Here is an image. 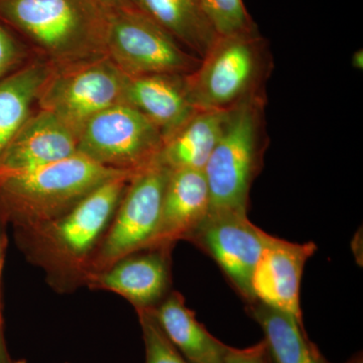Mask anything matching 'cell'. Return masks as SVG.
<instances>
[{"instance_id":"6da1fadb","label":"cell","mask_w":363,"mask_h":363,"mask_svg":"<svg viewBox=\"0 0 363 363\" xmlns=\"http://www.w3.org/2000/svg\"><path fill=\"white\" fill-rule=\"evenodd\" d=\"M135 173L105 182L59 218L16 231L28 259L44 269L59 290L84 284L91 257Z\"/></svg>"},{"instance_id":"7a4b0ae2","label":"cell","mask_w":363,"mask_h":363,"mask_svg":"<svg viewBox=\"0 0 363 363\" xmlns=\"http://www.w3.org/2000/svg\"><path fill=\"white\" fill-rule=\"evenodd\" d=\"M133 172L106 168L76 154L26 171H0V218L14 230L42 225L68 212L105 182Z\"/></svg>"},{"instance_id":"3957f363","label":"cell","mask_w":363,"mask_h":363,"mask_svg":"<svg viewBox=\"0 0 363 363\" xmlns=\"http://www.w3.org/2000/svg\"><path fill=\"white\" fill-rule=\"evenodd\" d=\"M0 20L54 68L106 56L107 11L98 0H0Z\"/></svg>"},{"instance_id":"277c9868","label":"cell","mask_w":363,"mask_h":363,"mask_svg":"<svg viewBox=\"0 0 363 363\" xmlns=\"http://www.w3.org/2000/svg\"><path fill=\"white\" fill-rule=\"evenodd\" d=\"M264 95L230 109L225 125L204 168L210 212H247L252 183L262 167Z\"/></svg>"},{"instance_id":"5b68a950","label":"cell","mask_w":363,"mask_h":363,"mask_svg":"<svg viewBox=\"0 0 363 363\" xmlns=\"http://www.w3.org/2000/svg\"><path fill=\"white\" fill-rule=\"evenodd\" d=\"M271 60L259 30L218 37L192 73L189 95L199 111H230L262 95Z\"/></svg>"},{"instance_id":"8992f818","label":"cell","mask_w":363,"mask_h":363,"mask_svg":"<svg viewBox=\"0 0 363 363\" xmlns=\"http://www.w3.org/2000/svg\"><path fill=\"white\" fill-rule=\"evenodd\" d=\"M105 54L128 76H187L201 61L133 6L107 13Z\"/></svg>"},{"instance_id":"52a82bcc","label":"cell","mask_w":363,"mask_h":363,"mask_svg":"<svg viewBox=\"0 0 363 363\" xmlns=\"http://www.w3.org/2000/svg\"><path fill=\"white\" fill-rule=\"evenodd\" d=\"M169 175V169L157 159L136 172L91 257L85 279L90 274L108 269L131 253L147 247L159 225Z\"/></svg>"},{"instance_id":"ba28073f","label":"cell","mask_w":363,"mask_h":363,"mask_svg":"<svg viewBox=\"0 0 363 363\" xmlns=\"http://www.w3.org/2000/svg\"><path fill=\"white\" fill-rule=\"evenodd\" d=\"M126 75L107 56L52 67L38 106L79 133L98 113L123 102Z\"/></svg>"},{"instance_id":"9c48e42d","label":"cell","mask_w":363,"mask_h":363,"mask_svg":"<svg viewBox=\"0 0 363 363\" xmlns=\"http://www.w3.org/2000/svg\"><path fill=\"white\" fill-rule=\"evenodd\" d=\"M162 143L161 130L147 116L121 102L85 124L77 150L106 168L135 173L156 161Z\"/></svg>"},{"instance_id":"30bf717a","label":"cell","mask_w":363,"mask_h":363,"mask_svg":"<svg viewBox=\"0 0 363 363\" xmlns=\"http://www.w3.org/2000/svg\"><path fill=\"white\" fill-rule=\"evenodd\" d=\"M269 234L247 212H208L186 241L211 257L247 304L255 302L252 279Z\"/></svg>"},{"instance_id":"8fae6325","label":"cell","mask_w":363,"mask_h":363,"mask_svg":"<svg viewBox=\"0 0 363 363\" xmlns=\"http://www.w3.org/2000/svg\"><path fill=\"white\" fill-rule=\"evenodd\" d=\"M174 247L145 248L86 278L91 290L121 296L138 309H152L171 292Z\"/></svg>"},{"instance_id":"7c38bea8","label":"cell","mask_w":363,"mask_h":363,"mask_svg":"<svg viewBox=\"0 0 363 363\" xmlns=\"http://www.w3.org/2000/svg\"><path fill=\"white\" fill-rule=\"evenodd\" d=\"M317 252L313 241L291 242L269 234L252 279L255 301L303 321L300 291L308 259Z\"/></svg>"},{"instance_id":"4fadbf2b","label":"cell","mask_w":363,"mask_h":363,"mask_svg":"<svg viewBox=\"0 0 363 363\" xmlns=\"http://www.w3.org/2000/svg\"><path fill=\"white\" fill-rule=\"evenodd\" d=\"M78 135L52 112L40 109L30 114L1 159L0 171L39 168L78 154Z\"/></svg>"},{"instance_id":"5bb4252c","label":"cell","mask_w":363,"mask_h":363,"mask_svg":"<svg viewBox=\"0 0 363 363\" xmlns=\"http://www.w3.org/2000/svg\"><path fill=\"white\" fill-rule=\"evenodd\" d=\"M209 209L210 193L204 171L169 172L159 225L147 248L174 247L178 241L186 240Z\"/></svg>"},{"instance_id":"9a60e30c","label":"cell","mask_w":363,"mask_h":363,"mask_svg":"<svg viewBox=\"0 0 363 363\" xmlns=\"http://www.w3.org/2000/svg\"><path fill=\"white\" fill-rule=\"evenodd\" d=\"M123 102L147 116L164 140L199 111L189 95L186 76L173 74L126 75Z\"/></svg>"},{"instance_id":"2e32d148","label":"cell","mask_w":363,"mask_h":363,"mask_svg":"<svg viewBox=\"0 0 363 363\" xmlns=\"http://www.w3.org/2000/svg\"><path fill=\"white\" fill-rule=\"evenodd\" d=\"M162 331L189 363H223L233 347L226 345L207 330L189 309L179 292H169L152 308Z\"/></svg>"},{"instance_id":"e0dca14e","label":"cell","mask_w":363,"mask_h":363,"mask_svg":"<svg viewBox=\"0 0 363 363\" xmlns=\"http://www.w3.org/2000/svg\"><path fill=\"white\" fill-rule=\"evenodd\" d=\"M229 111H197L164 138L157 161L169 172L204 171L225 125Z\"/></svg>"},{"instance_id":"ac0fdd59","label":"cell","mask_w":363,"mask_h":363,"mask_svg":"<svg viewBox=\"0 0 363 363\" xmlns=\"http://www.w3.org/2000/svg\"><path fill=\"white\" fill-rule=\"evenodd\" d=\"M248 316L259 325L272 363H330L310 340L304 324L259 301L247 304Z\"/></svg>"},{"instance_id":"d6986e66","label":"cell","mask_w":363,"mask_h":363,"mask_svg":"<svg viewBox=\"0 0 363 363\" xmlns=\"http://www.w3.org/2000/svg\"><path fill=\"white\" fill-rule=\"evenodd\" d=\"M150 20L171 33L186 49L202 59L218 35L199 0H130Z\"/></svg>"},{"instance_id":"ffe728a7","label":"cell","mask_w":363,"mask_h":363,"mask_svg":"<svg viewBox=\"0 0 363 363\" xmlns=\"http://www.w3.org/2000/svg\"><path fill=\"white\" fill-rule=\"evenodd\" d=\"M44 60L21 67L0 81V159L28 116L51 75Z\"/></svg>"},{"instance_id":"44dd1931","label":"cell","mask_w":363,"mask_h":363,"mask_svg":"<svg viewBox=\"0 0 363 363\" xmlns=\"http://www.w3.org/2000/svg\"><path fill=\"white\" fill-rule=\"evenodd\" d=\"M199 2L218 37L257 30L242 0H199Z\"/></svg>"},{"instance_id":"7402d4cb","label":"cell","mask_w":363,"mask_h":363,"mask_svg":"<svg viewBox=\"0 0 363 363\" xmlns=\"http://www.w3.org/2000/svg\"><path fill=\"white\" fill-rule=\"evenodd\" d=\"M135 311L142 328L145 363H189L162 331L152 310Z\"/></svg>"},{"instance_id":"603a6c76","label":"cell","mask_w":363,"mask_h":363,"mask_svg":"<svg viewBox=\"0 0 363 363\" xmlns=\"http://www.w3.org/2000/svg\"><path fill=\"white\" fill-rule=\"evenodd\" d=\"M26 58V51L4 26H0V78Z\"/></svg>"},{"instance_id":"cb8c5ba5","label":"cell","mask_w":363,"mask_h":363,"mask_svg":"<svg viewBox=\"0 0 363 363\" xmlns=\"http://www.w3.org/2000/svg\"><path fill=\"white\" fill-rule=\"evenodd\" d=\"M223 363H272L264 340L250 347L233 348Z\"/></svg>"},{"instance_id":"d4e9b609","label":"cell","mask_w":363,"mask_h":363,"mask_svg":"<svg viewBox=\"0 0 363 363\" xmlns=\"http://www.w3.org/2000/svg\"><path fill=\"white\" fill-rule=\"evenodd\" d=\"M4 247H6V240H4V233L2 231V219L0 218V363H13L14 360L7 351L4 333V319H2L1 277L2 267H4Z\"/></svg>"},{"instance_id":"484cf974","label":"cell","mask_w":363,"mask_h":363,"mask_svg":"<svg viewBox=\"0 0 363 363\" xmlns=\"http://www.w3.org/2000/svg\"><path fill=\"white\" fill-rule=\"evenodd\" d=\"M98 1L106 9L107 13L111 11H116V9H123V7L133 6L130 0H98Z\"/></svg>"},{"instance_id":"4316f807","label":"cell","mask_w":363,"mask_h":363,"mask_svg":"<svg viewBox=\"0 0 363 363\" xmlns=\"http://www.w3.org/2000/svg\"><path fill=\"white\" fill-rule=\"evenodd\" d=\"M351 64L354 68H357V70H362L363 67V52L362 50H358L357 52L352 56V60H351Z\"/></svg>"},{"instance_id":"83f0119b","label":"cell","mask_w":363,"mask_h":363,"mask_svg":"<svg viewBox=\"0 0 363 363\" xmlns=\"http://www.w3.org/2000/svg\"><path fill=\"white\" fill-rule=\"evenodd\" d=\"M344 363H363L362 352H358Z\"/></svg>"},{"instance_id":"f1b7e54d","label":"cell","mask_w":363,"mask_h":363,"mask_svg":"<svg viewBox=\"0 0 363 363\" xmlns=\"http://www.w3.org/2000/svg\"><path fill=\"white\" fill-rule=\"evenodd\" d=\"M13 363H26V362H16V360H14Z\"/></svg>"}]
</instances>
